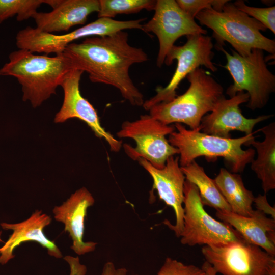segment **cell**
<instances>
[{"mask_svg":"<svg viewBox=\"0 0 275 275\" xmlns=\"http://www.w3.org/2000/svg\"><path fill=\"white\" fill-rule=\"evenodd\" d=\"M68 45L62 52L72 69L86 72L91 81L111 85L133 106H143L142 93L130 77L129 68L148 59L141 48L131 46L128 34L121 31L105 36L84 38Z\"/></svg>","mask_w":275,"mask_h":275,"instance_id":"cell-1","label":"cell"},{"mask_svg":"<svg viewBox=\"0 0 275 275\" xmlns=\"http://www.w3.org/2000/svg\"><path fill=\"white\" fill-rule=\"evenodd\" d=\"M72 69L62 53L50 57L18 49L10 53L9 61L0 69V75L15 77L21 86L23 101H30L36 108L56 94Z\"/></svg>","mask_w":275,"mask_h":275,"instance_id":"cell-2","label":"cell"},{"mask_svg":"<svg viewBox=\"0 0 275 275\" xmlns=\"http://www.w3.org/2000/svg\"><path fill=\"white\" fill-rule=\"evenodd\" d=\"M174 126L176 130L169 135L168 140L178 150L180 167L187 166L201 156L211 160L222 157L232 172L237 173L243 172L254 159L255 150H243L242 146L254 140V134L258 130L240 138H223L203 133L200 128L188 129L180 123H175Z\"/></svg>","mask_w":275,"mask_h":275,"instance_id":"cell-3","label":"cell"},{"mask_svg":"<svg viewBox=\"0 0 275 275\" xmlns=\"http://www.w3.org/2000/svg\"><path fill=\"white\" fill-rule=\"evenodd\" d=\"M189 86L183 94L168 102L153 106L150 115L166 125L184 124L190 129L200 128L201 120L225 97L222 85L202 68L186 76Z\"/></svg>","mask_w":275,"mask_h":275,"instance_id":"cell-4","label":"cell"},{"mask_svg":"<svg viewBox=\"0 0 275 275\" xmlns=\"http://www.w3.org/2000/svg\"><path fill=\"white\" fill-rule=\"evenodd\" d=\"M229 2L221 11L205 9L195 17L201 25L213 31V37L217 41L218 48L223 47L226 41L243 57L248 56L253 49H261L274 55V40L261 33L267 29Z\"/></svg>","mask_w":275,"mask_h":275,"instance_id":"cell-5","label":"cell"},{"mask_svg":"<svg viewBox=\"0 0 275 275\" xmlns=\"http://www.w3.org/2000/svg\"><path fill=\"white\" fill-rule=\"evenodd\" d=\"M225 55L227 63L222 66L233 79V84L226 90L230 97L246 91L249 100L246 106L251 110L263 108L275 91V76L268 69L263 50L253 49L243 57L232 50V54L223 47L218 49Z\"/></svg>","mask_w":275,"mask_h":275,"instance_id":"cell-6","label":"cell"},{"mask_svg":"<svg viewBox=\"0 0 275 275\" xmlns=\"http://www.w3.org/2000/svg\"><path fill=\"white\" fill-rule=\"evenodd\" d=\"M184 196L183 227L180 237L182 244L219 246L244 240L231 226L217 221L206 211L197 187L186 180Z\"/></svg>","mask_w":275,"mask_h":275,"instance_id":"cell-7","label":"cell"},{"mask_svg":"<svg viewBox=\"0 0 275 275\" xmlns=\"http://www.w3.org/2000/svg\"><path fill=\"white\" fill-rule=\"evenodd\" d=\"M145 18L119 21L109 18H98L84 26L63 35L43 32L31 26L20 30L16 36L18 49L47 54L62 53L65 47L76 40L93 36L110 35L126 29L142 30Z\"/></svg>","mask_w":275,"mask_h":275,"instance_id":"cell-8","label":"cell"},{"mask_svg":"<svg viewBox=\"0 0 275 275\" xmlns=\"http://www.w3.org/2000/svg\"><path fill=\"white\" fill-rule=\"evenodd\" d=\"M175 129L174 126L164 124L146 114L134 121H124L116 134L119 138H130L135 142V147L123 145L130 158L135 160L144 158L155 168L161 169L170 157L179 154L178 149L166 138Z\"/></svg>","mask_w":275,"mask_h":275,"instance_id":"cell-9","label":"cell"},{"mask_svg":"<svg viewBox=\"0 0 275 275\" xmlns=\"http://www.w3.org/2000/svg\"><path fill=\"white\" fill-rule=\"evenodd\" d=\"M202 253L205 261L222 275H275V256L245 240L204 245Z\"/></svg>","mask_w":275,"mask_h":275,"instance_id":"cell-10","label":"cell"},{"mask_svg":"<svg viewBox=\"0 0 275 275\" xmlns=\"http://www.w3.org/2000/svg\"><path fill=\"white\" fill-rule=\"evenodd\" d=\"M186 37L184 45H174L168 52L164 63L169 66L176 60L175 72L166 87H157L156 95L144 101L143 106L145 109L149 111L156 104L173 100L177 96L176 90L181 81L200 66H204L212 72L217 71V67L212 61L214 53L211 38L203 34L188 35Z\"/></svg>","mask_w":275,"mask_h":275,"instance_id":"cell-11","label":"cell"},{"mask_svg":"<svg viewBox=\"0 0 275 275\" xmlns=\"http://www.w3.org/2000/svg\"><path fill=\"white\" fill-rule=\"evenodd\" d=\"M154 14L142 30L153 33L157 37L159 48L156 64L161 67L166 57L180 37L195 34L206 35L207 32L198 25L195 19L178 6L176 1H156Z\"/></svg>","mask_w":275,"mask_h":275,"instance_id":"cell-12","label":"cell"},{"mask_svg":"<svg viewBox=\"0 0 275 275\" xmlns=\"http://www.w3.org/2000/svg\"><path fill=\"white\" fill-rule=\"evenodd\" d=\"M83 73L81 70L72 69L65 76L60 86L64 91L63 102L55 116L54 122L63 123L70 119L77 118L86 123L97 137L104 139L112 151L117 152L121 148L122 141L101 126L97 111L81 94L79 84Z\"/></svg>","mask_w":275,"mask_h":275,"instance_id":"cell-13","label":"cell"},{"mask_svg":"<svg viewBox=\"0 0 275 275\" xmlns=\"http://www.w3.org/2000/svg\"><path fill=\"white\" fill-rule=\"evenodd\" d=\"M153 180V189H156L160 200L172 207L176 222L173 225L166 219L163 223L180 237L183 227L184 185L185 177L179 162V157L172 156L166 161L164 167L159 169L144 158L138 160Z\"/></svg>","mask_w":275,"mask_h":275,"instance_id":"cell-14","label":"cell"},{"mask_svg":"<svg viewBox=\"0 0 275 275\" xmlns=\"http://www.w3.org/2000/svg\"><path fill=\"white\" fill-rule=\"evenodd\" d=\"M249 100V94L244 91L239 92L229 99L223 97L210 113L203 117L200 125V131L223 138H230V132L234 130L244 132L245 135L253 133L257 124L272 115H261L255 118L245 117L239 105Z\"/></svg>","mask_w":275,"mask_h":275,"instance_id":"cell-15","label":"cell"},{"mask_svg":"<svg viewBox=\"0 0 275 275\" xmlns=\"http://www.w3.org/2000/svg\"><path fill=\"white\" fill-rule=\"evenodd\" d=\"M51 217L42 210H36L27 219L15 224L1 223L4 230H11L12 234L0 248V264L4 265L14 258V252L21 244L36 242L47 250L49 255L61 258L62 253L55 241L46 236L44 230L51 224Z\"/></svg>","mask_w":275,"mask_h":275,"instance_id":"cell-16","label":"cell"},{"mask_svg":"<svg viewBox=\"0 0 275 275\" xmlns=\"http://www.w3.org/2000/svg\"><path fill=\"white\" fill-rule=\"evenodd\" d=\"M95 199L85 187L76 190L59 206H55L52 213L55 219L64 225V232L72 240L70 248L78 255L95 251L97 243L85 241V221L88 209L93 206Z\"/></svg>","mask_w":275,"mask_h":275,"instance_id":"cell-17","label":"cell"},{"mask_svg":"<svg viewBox=\"0 0 275 275\" xmlns=\"http://www.w3.org/2000/svg\"><path fill=\"white\" fill-rule=\"evenodd\" d=\"M49 12H37L33 16L40 31L53 32L68 31L77 25L84 24L89 15L99 11L98 0H57Z\"/></svg>","mask_w":275,"mask_h":275,"instance_id":"cell-18","label":"cell"},{"mask_svg":"<svg viewBox=\"0 0 275 275\" xmlns=\"http://www.w3.org/2000/svg\"><path fill=\"white\" fill-rule=\"evenodd\" d=\"M218 218L231 226L247 242L259 246L275 256V219L256 210L251 216L217 210Z\"/></svg>","mask_w":275,"mask_h":275,"instance_id":"cell-19","label":"cell"},{"mask_svg":"<svg viewBox=\"0 0 275 275\" xmlns=\"http://www.w3.org/2000/svg\"><path fill=\"white\" fill-rule=\"evenodd\" d=\"M264 135L262 142L253 140L245 146H253L257 151V158L251 162V168L261 180L265 194L275 188V123L259 129Z\"/></svg>","mask_w":275,"mask_h":275,"instance_id":"cell-20","label":"cell"},{"mask_svg":"<svg viewBox=\"0 0 275 275\" xmlns=\"http://www.w3.org/2000/svg\"><path fill=\"white\" fill-rule=\"evenodd\" d=\"M214 180L223 196L235 214L251 216L255 197L244 186L241 176L221 168Z\"/></svg>","mask_w":275,"mask_h":275,"instance_id":"cell-21","label":"cell"},{"mask_svg":"<svg viewBox=\"0 0 275 275\" xmlns=\"http://www.w3.org/2000/svg\"><path fill=\"white\" fill-rule=\"evenodd\" d=\"M181 169L185 179L197 187L203 205L213 208L216 211H231L214 179L206 174L202 166L194 160L187 166L181 167Z\"/></svg>","mask_w":275,"mask_h":275,"instance_id":"cell-22","label":"cell"},{"mask_svg":"<svg viewBox=\"0 0 275 275\" xmlns=\"http://www.w3.org/2000/svg\"><path fill=\"white\" fill-rule=\"evenodd\" d=\"M56 1L0 0V24L14 16H16L18 21L32 18L42 4H46L52 7Z\"/></svg>","mask_w":275,"mask_h":275,"instance_id":"cell-23","label":"cell"},{"mask_svg":"<svg viewBox=\"0 0 275 275\" xmlns=\"http://www.w3.org/2000/svg\"><path fill=\"white\" fill-rule=\"evenodd\" d=\"M156 3L153 0H99L98 17L112 18L118 14H134L144 9L154 10Z\"/></svg>","mask_w":275,"mask_h":275,"instance_id":"cell-24","label":"cell"},{"mask_svg":"<svg viewBox=\"0 0 275 275\" xmlns=\"http://www.w3.org/2000/svg\"><path fill=\"white\" fill-rule=\"evenodd\" d=\"M236 7L261 23L266 29H269L275 33V7L258 8L248 6L242 0H238L234 3Z\"/></svg>","mask_w":275,"mask_h":275,"instance_id":"cell-25","label":"cell"},{"mask_svg":"<svg viewBox=\"0 0 275 275\" xmlns=\"http://www.w3.org/2000/svg\"><path fill=\"white\" fill-rule=\"evenodd\" d=\"M201 268L167 257L156 275H204ZM139 275V274H136Z\"/></svg>","mask_w":275,"mask_h":275,"instance_id":"cell-26","label":"cell"},{"mask_svg":"<svg viewBox=\"0 0 275 275\" xmlns=\"http://www.w3.org/2000/svg\"><path fill=\"white\" fill-rule=\"evenodd\" d=\"M228 0H177L180 8L195 19L196 15L205 9L212 8L221 11L223 6L228 2Z\"/></svg>","mask_w":275,"mask_h":275,"instance_id":"cell-27","label":"cell"},{"mask_svg":"<svg viewBox=\"0 0 275 275\" xmlns=\"http://www.w3.org/2000/svg\"><path fill=\"white\" fill-rule=\"evenodd\" d=\"M70 268L69 275H86L87 268L86 265L80 263L78 256L67 255L63 257Z\"/></svg>","mask_w":275,"mask_h":275,"instance_id":"cell-28","label":"cell"},{"mask_svg":"<svg viewBox=\"0 0 275 275\" xmlns=\"http://www.w3.org/2000/svg\"><path fill=\"white\" fill-rule=\"evenodd\" d=\"M253 203H254L257 210L262 212L266 215H269L272 218L275 219L274 207L269 204L265 194L259 195L257 197H255Z\"/></svg>","mask_w":275,"mask_h":275,"instance_id":"cell-29","label":"cell"},{"mask_svg":"<svg viewBox=\"0 0 275 275\" xmlns=\"http://www.w3.org/2000/svg\"><path fill=\"white\" fill-rule=\"evenodd\" d=\"M116 269L112 262H107L103 267L101 275H114Z\"/></svg>","mask_w":275,"mask_h":275,"instance_id":"cell-30","label":"cell"},{"mask_svg":"<svg viewBox=\"0 0 275 275\" xmlns=\"http://www.w3.org/2000/svg\"><path fill=\"white\" fill-rule=\"evenodd\" d=\"M201 268L204 272V275H217V274L212 267L206 261L204 262Z\"/></svg>","mask_w":275,"mask_h":275,"instance_id":"cell-31","label":"cell"},{"mask_svg":"<svg viewBox=\"0 0 275 275\" xmlns=\"http://www.w3.org/2000/svg\"><path fill=\"white\" fill-rule=\"evenodd\" d=\"M128 271L125 268L116 269L114 275H127Z\"/></svg>","mask_w":275,"mask_h":275,"instance_id":"cell-32","label":"cell"},{"mask_svg":"<svg viewBox=\"0 0 275 275\" xmlns=\"http://www.w3.org/2000/svg\"><path fill=\"white\" fill-rule=\"evenodd\" d=\"M1 235H2V231H0V242H3L1 238Z\"/></svg>","mask_w":275,"mask_h":275,"instance_id":"cell-33","label":"cell"}]
</instances>
